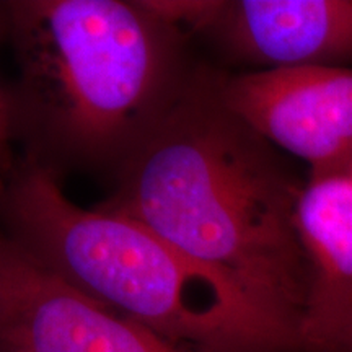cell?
<instances>
[{
	"instance_id": "1",
	"label": "cell",
	"mask_w": 352,
	"mask_h": 352,
	"mask_svg": "<svg viewBox=\"0 0 352 352\" xmlns=\"http://www.w3.org/2000/svg\"><path fill=\"white\" fill-rule=\"evenodd\" d=\"M114 178L101 209L144 223L302 338L310 277L297 230L303 186L222 103L214 72H197Z\"/></svg>"
},
{
	"instance_id": "2",
	"label": "cell",
	"mask_w": 352,
	"mask_h": 352,
	"mask_svg": "<svg viewBox=\"0 0 352 352\" xmlns=\"http://www.w3.org/2000/svg\"><path fill=\"white\" fill-rule=\"evenodd\" d=\"M2 32L16 65L2 138L59 175H116L199 72L183 30L147 2L8 0Z\"/></svg>"
},
{
	"instance_id": "3",
	"label": "cell",
	"mask_w": 352,
	"mask_h": 352,
	"mask_svg": "<svg viewBox=\"0 0 352 352\" xmlns=\"http://www.w3.org/2000/svg\"><path fill=\"white\" fill-rule=\"evenodd\" d=\"M6 240L114 314L192 352H305L235 287L138 220L83 209L59 173L26 153L8 158L2 186Z\"/></svg>"
},
{
	"instance_id": "4",
	"label": "cell",
	"mask_w": 352,
	"mask_h": 352,
	"mask_svg": "<svg viewBox=\"0 0 352 352\" xmlns=\"http://www.w3.org/2000/svg\"><path fill=\"white\" fill-rule=\"evenodd\" d=\"M215 88L230 111L311 175L347 171L352 158V67L296 65L227 77Z\"/></svg>"
},
{
	"instance_id": "5",
	"label": "cell",
	"mask_w": 352,
	"mask_h": 352,
	"mask_svg": "<svg viewBox=\"0 0 352 352\" xmlns=\"http://www.w3.org/2000/svg\"><path fill=\"white\" fill-rule=\"evenodd\" d=\"M2 352H192L82 296L3 239Z\"/></svg>"
},
{
	"instance_id": "6",
	"label": "cell",
	"mask_w": 352,
	"mask_h": 352,
	"mask_svg": "<svg viewBox=\"0 0 352 352\" xmlns=\"http://www.w3.org/2000/svg\"><path fill=\"white\" fill-rule=\"evenodd\" d=\"M246 63L352 67V0L223 2L208 30Z\"/></svg>"
},
{
	"instance_id": "7",
	"label": "cell",
	"mask_w": 352,
	"mask_h": 352,
	"mask_svg": "<svg viewBox=\"0 0 352 352\" xmlns=\"http://www.w3.org/2000/svg\"><path fill=\"white\" fill-rule=\"evenodd\" d=\"M308 270L305 352H341L352 329V175H311L297 204Z\"/></svg>"
},
{
	"instance_id": "8",
	"label": "cell",
	"mask_w": 352,
	"mask_h": 352,
	"mask_svg": "<svg viewBox=\"0 0 352 352\" xmlns=\"http://www.w3.org/2000/svg\"><path fill=\"white\" fill-rule=\"evenodd\" d=\"M341 352H352V329H351L349 338H347L346 344H344V347H342V351H341Z\"/></svg>"
},
{
	"instance_id": "9",
	"label": "cell",
	"mask_w": 352,
	"mask_h": 352,
	"mask_svg": "<svg viewBox=\"0 0 352 352\" xmlns=\"http://www.w3.org/2000/svg\"><path fill=\"white\" fill-rule=\"evenodd\" d=\"M347 173H351V175H352V158H351V164H349V166H347Z\"/></svg>"
}]
</instances>
